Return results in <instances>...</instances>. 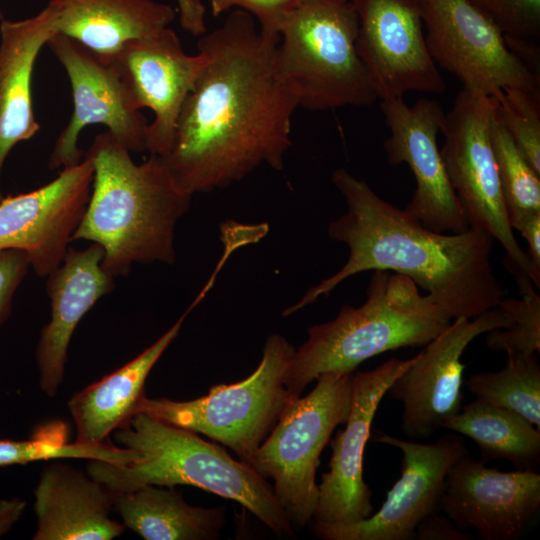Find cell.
Masks as SVG:
<instances>
[{"instance_id":"obj_1","label":"cell","mask_w":540,"mask_h":540,"mask_svg":"<svg viewBox=\"0 0 540 540\" xmlns=\"http://www.w3.org/2000/svg\"><path fill=\"white\" fill-rule=\"evenodd\" d=\"M279 39L264 35L241 9L200 36L207 62L159 156L180 191L222 189L263 164L282 169L299 102L278 69Z\"/></svg>"},{"instance_id":"obj_2","label":"cell","mask_w":540,"mask_h":540,"mask_svg":"<svg viewBox=\"0 0 540 540\" xmlns=\"http://www.w3.org/2000/svg\"><path fill=\"white\" fill-rule=\"evenodd\" d=\"M331 181L344 197L347 210L329 223L327 232L332 240L348 247V259L334 275L286 308L283 316L369 270L409 277L452 319L474 318L505 297L492 266L494 239L489 234L471 227L461 233L430 230L345 168L336 169Z\"/></svg>"},{"instance_id":"obj_3","label":"cell","mask_w":540,"mask_h":540,"mask_svg":"<svg viewBox=\"0 0 540 540\" xmlns=\"http://www.w3.org/2000/svg\"><path fill=\"white\" fill-rule=\"evenodd\" d=\"M85 157L94 175L72 240L100 245L102 266L114 278L127 275L134 263L174 264L175 227L192 196L176 187L159 156L137 164L106 131L96 135Z\"/></svg>"},{"instance_id":"obj_4","label":"cell","mask_w":540,"mask_h":540,"mask_svg":"<svg viewBox=\"0 0 540 540\" xmlns=\"http://www.w3.org/2000/svg\"><path fill=\"white\" fill-rule=\"evenodd\" d=\"M112 435L136 459L127 464L88 460V474L110 491L190 485L238 502L276 536H295L272 484L219 445L142 411L133 413Z\"/></svg>"},{"instance_id":"obj_5","label":"cell","mask_w":540,"mask_h":540,"mask_svg":"<svg viewBox=\"0 0 540 540\" xmlns=\"http://www.w3.org/2000/svg\"><path fill=\"white\" fill-rule=\"evenodd\" d=\"M452 318L407 276L375 270L359 307L343 306L331 321L308 328L295 350L285 384L299 397L327 372L353 373L365 360L404 347H420L444 331Z\"/></svg>"},{"instance_id":"obj_6","label":"cell","mask_w":540,"mask_h":540,"mask_svg":"<svg viewBox=\"0 0 540 540\" xmlns=\"http://www.w3.org/2000/svg\"><path fill=\"white\" fill-rule=\"evenodd\" d=\"M358 18L351 0H300L287 14L277 65L299 107L323 111L378 100L360 59Z\"/></svg>"},{"instance_id":"obj_7","label":"cell","mask_w":540,"mask_h":540,"mask_svg":"<svg viewBox=\"0 0 540 540\" xmlns=\"http://www.w3.org/2000/svg\"><path fill=\"white\" fill-rule=\"evenodd\" d=\"M294 352L283 336L272 334L265 341L259 365L246 379L212 386L206 395L188 401L144 395L135 412L206 435L250 464L285 408L297 398L285 384Z\"/></svg>"},{"instance_id":"obj_8","label":"cell","mask_w":540,"mask_h":540,"mask_svg":"<svg viewBox=\"0 0 540 540\" xmlns=\"http://www.w3.org/2000/svg\"><path fill=\"white\" fill-rule=\"evenodd\" d=\"M353 373L327 372L304 397L295 398L252 457L290 522L311 523L318 500L316 471L334 429L345 424L352 401Z\"/></svg>"},{"instance_id":"obj_9","label":"cell","mask_w":540,"mask_h":540,"mask_svg":"<svg viewBox=\"0 0 540 540\" xmlns=\"http://www.w3.org/2000/svg\"><path fill=\"white\" fill-rule=\"evenodd\" d=\"M492 118V98L463 86L445 113L441 155L469 227L497 240L507 254L510 271L528 276L534 284L527 252L509 224L491 143Z\"/></svg>"},{"instance_id":"obj_10","label":"cell","mask_w":540,"mask_h":540,"mask_svg":"<svg viewBox=\"0 0 540 540\" xmlns=\"http://www.w3.org/2000/svg\"><path fill=\"white\" fill-rule=\"evenodd\" d=\"M428 52L439 68L487 97L539 92V78L505 34L469 0H419Z\"/></svg>"},{"instance_id":"obj_11","label":"cell","mask_w":540,"mask_h":540,"mask_svg":"<svg viewBox=\"0 0 540 540\" xmlns=\"http://www.w3.org/2000/svg\"><path fill=\"white\" fill-rule=\"evenodd\" d=\"M375 441L402 452L401 475L380 509L353 523L312 521L314 534L324 540H411L418 524L440 509L445 478L467 453L462 439L446 433L431 444L379 433Z\"/></svg>"},{"instance_id":"obj_12","label":"cell","mask_w":540,"mask_h":540,"mask_svg":"<svg viewBox=\"0 0 540 540\" xmlns=\"http://www.w3.org/2000/svg\"><path fill=\"white\" fill-rule=\"evenodd\" d=\"M46 45L68 75L74 104L71 118L53 146L49 168H64L81 162L83 152L78 148V139L88 125L106 126L130 152L147 151V119L134 107L114 67L61 33H54Z\"/></svg>"},{"instance_id":"obj_13","label":"cell","mask_w":540,"mask_h":540,"mask_svg":"<svg viewBox=\"0 0 540 540\" xmlns=\"http://www.w3.org/2000/svg\"><path fill=\"white\" fill-rule=\"evenodd\" d=\"M380 107L389 129L384 141L390 165L407 164L416 187L404 210L426 228L441 233H461L469 223L446 172L437 134L445 112L429 98L412 106L403 97L381 100Z\"/></svg>"},{"instance_id":"obj_14","label":"cell","mask_w":540,"mask_h":540,"mask_svg":"<svg viewBox=\"0 0 540 540\" xmlns=\"http://www.w3.org/2000/svg\"><path fill=\"white\" fill-rule=\"evenodd\" d=\"M358 18L356 48L378 99L442 94L446 84L425 41L419 0H351Z\"/></svg>"},{"instance_id":"obj_15","label":"cell","mask_w":540,"mask_h":540,"mask_svg":"<svg viewBox=\"0 0 540 540\" xmlns=\"http://www.w3.org/2000/svg\"><path fill=\"white\" fill-rule=\"evenodd\" d=\"M508 323L497 305L474 318H455L425 345L416 361L387 391L403 404L402 429L408 437L429 438L446 419L460 411L465 370L462 355L478 336Z\"/></svg>"},{"instance_id":"obj_16","label":"cell","mask_w":540,"mask_h":540,"mask_svg":"<svg viewBox=\"0 0 540 540\" xmlns=\"http://www.w3.org/2000/svg\"><path fill=\"white\" fill-rule=\"evenodd\" d=\"M94 169L89 159L62 168L46 185L0 201V250L21 249L35 273L46 277L62 262L89 201Z\"/></svg>"},{"instance_id":"obj_17","label":"cell","mask_w":540,"mask_h":540,"mask_svg":"<svg viewBox=\"0 0 540 540\" xmlns=\"http://www.w3.org/2000/svg\"><path fill=\"white\" fill-rule=\"evenodd\" d=\"M417 356L404 360L392 358L372 370L353 375L350 412L345 428L331 441L329 471L322 474L318 485L312 521L353 523L374 513L372 492L363 478L364 449L382 398Z\"/></svg>"},{"instance_id":"obj_18","label":"cell","mask_w":540,"mask_h":540,"mask_svg":"<svg viewBox=\"0 0 540 540\" xmlns=\"http://www.w3.org/2000/svg\"><path fill=\"white\" fill-rule=\"evenodd\" d=\"M440 508L484 540L519 539L540 508V474L489 468L467 452L446 475Z\"/></svg>"},{"instance_id":"obj_19","label":"cell","mask_w":540,"mask_h":540,"mask_svg":"<svg viewBox=\"0 0 540 540\" xmlns=\"http://www.w3.org/2000/svg\"><path fill=\"white\" fill-rule=\"evenodd\" d=\"M203 52L187 54L169 27L126 43L111 61L134 107L154 113L147 128V151L163 155L170 147L182 105L203 70Z\"/></svg>"},{"instance_id":"obj_20","label":"cell","mask_w":540,"mask_h":540,"mask_svg":"<svg viewBox=\"0 0 540 540\" xmlns=\"http://www.w3.org/2000/svg\"><path fill=\"white\" fill-rule=\"evenodd\" d=\"M98 244L77 250L69 247L59 266L49 273L46 291L51 317L42 328L36 348L39 385L53 397L62 384L72 335L84 315L115 287V278L102 266Z\"/></svg>"},{"instance_id":"obj_21","label":"cell","mask_w":540,"mask_h":540,"mask_svg":"<svg viewBox=\"0 0 540 540\" xmlns=\"http://www.w3.org/2000/svg\"><path fill=\"white\" fill-rule=\"evenodd\" d=\"M115 493L88 472L57 461L46 465L34 491V540H111L125 530L110 517Z\"/></svg>"},{"instance_id":"obj_22","label":"cell","mask_w":540,"mask_h":540,"mask_svg":"<svg viewBox=\"0 0 540 540\" xmlns=\"http://www.w3.org/2000/svg\"><path fill=\"white\" fill-rule=\"evenodd\" d=\"M54 29L111 63L129 41L152 36L176 13L154 0H49Z\"/></svg>"},{"instance_id":"obj_23","label":"cell","mask_w":540,"mask_h":540,"mask_svg":"<svg viewBox=\"0 0 540 540\" xmlns=\"http://www.w3.org/2000/svg\"><path fill=\"white\" fill-rule=\"evenodd\" d=\"M56 33L46 6L37 15L0 23V179L7 155L40 129L32 106L31 80L41 48ZM3 196L0 187V201Z\"/></svg>"},{"instance_id":"obj_24","label":"cell","mask_w":540,"mask_h":540,"mask_svg":"<svg viewBox=\"0 0 540 540\" xmlns=\"http://www.w3.org/2000/svg\"><path fill=\"white\" fill-rule=\"evenodd\" d=\"M206 294L202 289L183 315L137 357L70 398L68 410L76 427L75 442L106 443L109 435L135 413L145 395L144 386L150 371L177 337L187 315Z\"/></svg>"},{"instance_id":"obj_25","label":"cell","mask_w":540,"mask_h":540,"mask_svg":"<svg viewBox=\"0 0 540 540\" xmlns=\"http://www.w3.org/2000/svg\"><path fill=\"white\" fill-rule=\"evenodd\" d=\"M113 509L145 540H217L226 523L224 507L191 506L174 487L158 485L115 493Z\"/></svg>"},{"instance_id":"obj_26","label":"cell","mask_w":540,"mask_h":540,"mask_svg":"<svg viewBox=\"0 0 540 540\" xmlns=\"http://www.w3.org/2000/svg\"><path fill=\"white\" fill-rule=\"evenodd\" d=\"M441 428L472 439L483 463L504 459L522 471H535L539 465L540 429L510 409L476 399L446 419Z\"/></svg>"},{"instance_id":"obj_27","label":"cell","mask_w":540,"mask_h":540,"mask_svg":"<svg viewBox=\"0 0 540 540\" xmlns=\"http://www.w3.org/2000/svg\"><path fill=\"white\" fill-rule=\"evenodd\" d=\"M466 387L476 399L515 411L540 429L538 353L508 355L504 368L473 374Z\"/></svg>"},{"instance_id":"obj_28","label":"cell","mask_w":540,"mask_h":540,"mask_svg":"<svg viewBox=\"0 0 540 540\" xmlns=\"http://www.w3.org/2000/svg\"><path fill=\"white\" fill-rule=\"evenodd\" d=\"M490 136L509 224L514 230L526 217L540 213V173L496 119L494 107Z\"/></svg>"},{"instance_id":"obj_29","label":"cell","mask_w":540,"mask_h":540,"mask_svg":"<svg viewBox=\"0 0 540 540\" xmlns=\"http://www.w3.org/2000/svg\"><path fill=\"white\" fill-rule=\"evenodd\" d=\"M519 298L504 297L498 306L509 323L504 328L487 332L486 346L507 355L539 353L540 351V296L526 275L515 276Z\"/></svg>"},{"instance_id":"obj_30","label":"cell","mask_w":540,"mask_h":540,"mask_svg":"<svg viewBox=\"0 0 540 540\" xmlns=\"http://www.w3.org/2000/svg\"><path fill=\"white\" fill-rule=\"evenodd\" d=\"M135 458L136 455L132 450L116 447L110 442L86 445L44 438L0 439V467L58 459H96L115 464H127Z\"/></svg>"},{"instance_id":"obj_31","label":"cell","mask_w":540,"mask_h":540,"mask_svg":"<svg viewBox=\"0 0 540 540\" xmlns=\"http://www.w3.org/2000/svg\"><path fill=\"white\" fill-rule=\"evenodd\" d=\"M492 100L494 116L532 167L540 173L539 92L507 88Z\"/></svg>"},{"instance_id":"obj_32","label":"cell","mask_w":540,"mask_h":540,"mask_svg":"<svg viewBox=\"0 0 540 540\" xmlns=\"http://www.w3.org/2000/svg\"><path fill=\"white\" fill-rule=\"evenodd\" d=\"M507 38L533 42L540 37V0H469Z\"/></svg>"},{"instance_id":"obj_33","label":"cell","mask_w":540,"mask_h":540,"mask_svg":"<svg viewBox=\"0 0 540 540\" xmlns=\"http://www.w3.org/2000/svg\"><path fill=\"white\" fill-rule=\"evenodd\" d=\"M300 0H209L213 16L238 7L252 15L260 31L273 38H280L281 25L290 10Z\"/></svg>"},{"instance_id":"obj_34","label":"cell","mask_w":540,"mask_h":540,"mask_svg":"<svg viewBox=\"0 0 540 540\" xmlns=\"http://www.w3.org/2000/svg\"><path fill=\"white\" fill-rule=\"evenodd\" d=\"M31 267L21 249L0 250V328L12 313L13 298Z\"/></svg>"},{"instance_id":"obj_35","label":"cell","mask_w":540,"mask_h":540,"mask_svg":"<svg viewBox=\"0 0 540 540\" xmlns=\"http://www.w3.org/2000/svg\"><path fill=\"white\" fill-rule=\"evenodd\" d=\"M417 540H473L472 534L459 529L450 518L436 513L426 516L415 531Z\"/></svg>"},{"instance_id":"obj_36","label":"cell","mask_w":540,"mask_h":540,"mask_svg":"<svg viewBox=\"0 0 540 540\" xmlns=\"http://www.w3.org/2000/svg\"><path fill=\"white\" fill-rule=\"evenodd\" d=\"M528 244V258L534 275V285L540 286V213L532 214L522 220L515 228Z\"/></svg>"},{"instance_id":"obj_37","label":"cell","mask_w":540,"mask_h":540,"mask_svg":"<svg viewBox=\"0 0 540 540\" xmlns=\"http://www.w3.org/2000/svg\"><path fill=\"white\" fill-rule=\"evenodd\" d=\"M26 502L18 497L0 501V537L8 533L21 518Z\"/></svg>"},{"instance_id":"obj_38","label":"cell","mask_w":540,"mask_h":540,"mask_svg":"<svg viewBox=\"0 0 540 540\" xmlns=\"http://www.w3.org/2000/svg\"><path fill=\"white\" fill-rule=\"evenodd\" d=\"M0 19H1V20L3 19V16H2V13H1V11H0Z\"/></svg>"}]
</instances>
